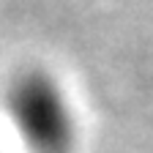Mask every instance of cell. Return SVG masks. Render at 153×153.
I'll use <instances>...</instances> for the list:
<instances>
[{"label":"cell","mask_w":153,"mask_h":153,"mask_svg":"<svg viewBox=\"0 0 153 153\" xmlns=\"http://www.w3.org/2000/svg\"><path fill=\"white\" fill-rule=\"evenodd\" d=\"M8 112L33 153H68L74 145V112L52 74L27 68L8 88Z\"/></svg>","instance_id":"obj_1"}]
</instances>
